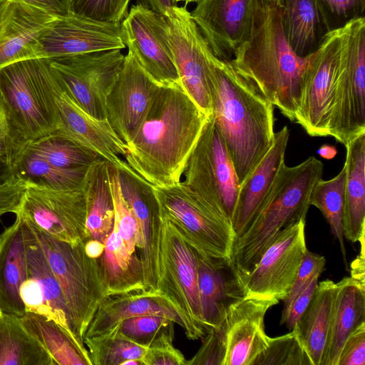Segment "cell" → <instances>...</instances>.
Here are the masks:
<instances>
[{
    "label": "cell",
    "instance_id": "obj_56",
    "mask_svg": "<svg viewBox=\"0 0 365 365\" xmlns=\"http://www.w3.org/2000/svg\"><path fill=\"white\" fill-rule=\"evenodd\" d=\"M85 252L91 258L98 259L104 250V244L98 240L88 239L84 243Z\"/></svg>",
    "mask_w": 365,
    "mask_h": 365
},
{
    "label": "cell",
    "instance_id": "obj_15",
    "mask_svg": "<svg viewBox=\"0 0 365 365\" xmlns=\"http://www.w3.org/2000/svg\"><path fill=\"white\" fill-rule=\"evenodd\" d=\"M266 0H200L190 13L213 54L229 61L251 35Z\"/></svg>",
    "mask_w": 365,
    "mask_h": 365
},
{
    "label": "cell",
    "instance_id": "obj_6",
    "mask_svg": "<svg viewBox=\"0 0 365 365\" xmlns=\"http://www.w3.org/2000/svg\"><path fill=\"white\" fill-rule=\"evenodd\" d=\"M159 215L175 225L200 256L229 264L236 235L231 218L202 200L182 181L152 187Z\"/></svg>",
    "mask_w": 365,
    "mask_h": 365
},
{
    "label": "cell",
    "instance_id": "obj_38",
    "mask_svg": "<svg viewBox=\"0 0 365 365\" xmlns=\"http://www.w3.org/2000/svg\"><path fill=\"white\" fill-rule=\"evenodd\" d=\"M25 148L63 168H89L101 158L91 149L56 133L26 143Z\"/></svg>",
    "mask_w": 365,
    "mask_h": 365
},
{
    "label": "cell",
    "instance_id": "obj_32",
    "mask_svg": "<svg viewBox=\"0 0 365 365\" xmlns=\"http://www.w3.org/2000/svg\"><path fill=\"white\" fill-rule=\"evenodd\" d=\"M78 77L94 92L105 112L106 99L123 68L125 56L120 49L48 58ZM106 116V115H105Z\"/></svg>",
    "mask_w": 365,
    "mask_h": 365
},
{
    "label": "cell",
    "instance_id": "obj_8",
    "mask_svg": "<svg viewBox=\"0 0 365 365\" xmlns=\"http://www.w3.org/2000/svg\"><path fill=\"white\" fill-rule=\"evenodd\" d=\"M31 226L60 284L74 334L84 344L85 333L108 295L99 259L87 255L85 241L62 242Z\"/></svg>",
    "mask_w": 365,
    "mask_h": 365
},
{
    "label": "cell",
    "instance_id": "obj_29",
    "mask_svg": "<svg viewBox=\"0 0 365 365\" xmlns=\"http://www.w3.org/2000/svg\"><path fill=\"white\" fill-rule=\"evenodd\" d=\"M365 322V286L346 277L336 282L330 331L323 365H338L342 346Z\"/></svg>",
    "mask_w": 365,
    "mask_h": 365
},
{
    "label": "cell",
    "instance_id": "obj_40",
    "mask_svg": "<svg viewBox=\"0 0 365 365\" xmlns=\"http://www.w3.org/2000/svg\"><path fill=\"white\" fill-rule=\"evenodd\" d=\"M93 365H123L128 360L142 362L148 346L123 336L117 327L110 332L84 339Z\"/></svg>",
    "mask_w": 365,
    "mask_h": 365
},
{
    "label": "cell",
    "instance_id": "obj_58",
    "mask_svg": "<svg viewBox=\"0 0 365 365\" xmlns=\"http://www.w3.org/2000/svg\"><path fill=\"white\" fill-rule=\"evenodd\" d=\"M13 175L12 165L8 158L0 153V180H4Z\"/></svg>",
    "mask_w": 365,
    "mask_h": 365
},
{
    "label": "cell",
    "instance_id": "obj_28",
    "mask_svg": "<svg viewBox=\"0 0 365 365\" xmlns=\"http://www.w3.org/2000/svg\"><path fill=\"white\" fill-rule=\"evenodd\" d=\"M336 290V283L331 279L318 282L308 306L293 328L312 365H323Z\"/></svg>",
    "mask_w": 365,
    "mask_h": 365
},
{
    "label": "cell",
    "instance_id": "obj_14",
    "mask_svg": "<svg viewBox=\"0 0 365 365\" xmlns=\"http://www.w3.org/2000/svg\"><path fill=\"white\" fill-rule=\"evenodd\" d=\"M169 42L180 82L187 95L207 115L212 113L207 41L186 5L174 6L164 16Z\"/></svg>",
    "mask_w": 365,
    "mask_h": 365
},
{
    "label": "cell",
    "instance_id": "obj_24",
    "mask_svg": "<svg viewBox=\"0 0 365 365\" xmlns=\"http://www.w3.org/2000/svg\"><path fill=\"white\" fill-rule=\"evenodd\" d=\"M9 18L0 34V68L38 58V37L54 16L24 3L11 1Z\"/></svg>",
    "mask_w": 365,
    "mask_h": 365
},
{
    "label": "cell",
    "instance_id": "obj_33",
    "mask_svg": "<svg viewBox=\"0 0 365 365\" xmlns=\"http://www.w3.org/2000/svg\"><path fill=\"white\" fill-rule=\"evenodd\" d=\"M103 244L104 250L98 259L107 296L150 291L144 284L140 257L130 253L114 224Z\"/></svg>",
    "mask_w": 365,
    "mask_h": 365
},
{
    "label": "cell",
    "instance_id": "obj_31",
    "mask_svg": "<svg viewBox=\"0 0 365 365\" xmlns=\"http://www.w3.org/2000/svg\"><path fill=\"white\" fill-rule=\"evenodd\" d=\"M22 220L27 276L36 282L42 294L44 307L43 316L56 321L81 343L74 334L60 284L50 267L36 233L32 226L23 217Z\"/></svg>",
    "mask_w": 365,
    "mask_h": 365
},
{
    "label": "cell",
    "instance_id": "obj_41",
    "mask_svg": "<svg viewBox=\"0 0 365 365\" xmlns=\"http://www.w3.org/2000/svg\"><path fill=\"white\" fill-rule=\"evenodd\" d=\"M252 365H312L309 359L292 329L289 333L270 337L267 347L255 359Z\"/></svg>",
    "mask_w": 365,
    "mask_h": 365
},
{
    "label": "cell",
    "instance_id": "obj_51",
    "mask_svg": "<svg viewBox=\"0 0 365 365\" xmlns=\"http://www.w3.org/2000/svg\"><path fill=\"white\" fill-rule=\"evenodd\" d=\"M365 364V322L355 329L345 341L338 365Z\"/></svg>",
    "mask_w": 365,
    "mask_h": 365
},
{
    "label": "cell",
    "instance_id": "obj_25",
    "mask_svg": "<svg viewBox=\"0 0 365 365\" xmlns=\"http://www.w3.org/2000/svg\"><path fill=\"white\" fill-rule=\"evenodd\" d=\"M27 277L23 220L14 222L0 234V310L21 317L26 312L19 289Z\"/></svg>",
    "mask_w": 365,
    "mask_h": 365
},
{
    "label": "cell",
    "instance_id": "obj_5",
    "mask_svg": "<svg viewBox=\"0 0 365 365\" xmlns=\"http://www.w3.org/2000/svg\"><path fill=\"white\" fill-rule=\"evenodd\" d=\"M58 80L47 58H33L0 68V94L8 118L26 142L53 133Z\"/></svg>",
    "mask_w": 365,
    "mask_h": 365
},
{
    "label": "cell",
    "instance_id": "obj_11",
    "mask_svg": "<svg viewBox=\"0 0 365 365\" xmlns=\"http://www.w3.org/2000/svg\"><path fill=\"white\" fill-rule=\"evenodd\" d=\"M342 39V28L329 32L302 74L294 121L312 137L329 136Z\"/></svg>",
    "mask_w": 365,
    "mask_h": 365
},
{
    "label": "cell",
    "instance_id": "obj_3",
    "mask_svg": "<svg viewBox=\"0 0 365 365\" xmlns=\"http://www.w3.org/2000/svg\"><path fill=\"white\" fill-rule=\"evenodd\" d=\"M230 60L281 113L294 121L307 58L298 56L284 36L276 0H266L250 36Z\"/></svg>",
    "mask_w": 365,
    "mask_h": 365
},
{
    "label": "cell",
    "instance_id": "obj_37",
    "mask_svg": "<svg viewBox=\"0 0 365 365\" xmlns=\"http://www.w3.org/2000/svg\"><path fill=\"white\" fill-rule=\"evenodd\" d=\"M89 168L70 169L58 167L34 154L24 146L13 166V174L27 182L51 189L78 190L83 189Z\"/></svg>",
    "mask_w": 365,
    "mask_h": 365
},
{
    "label": "cell",
    "instance_id": "obj_26",
    "mask_svg": "<svg viewBox=\"0 0 365 365\" xmlns=\"http://www.w3.org/2000/svg\"><path fill=\"white\" fill-rule=\"evenodd\" d=\"M197 274L206 331L220 329L228 305L242 296L239 284L228 263L216 262L198 254Z\"/></svg>",
    "mask_w": 365,
    "mask_h": 365
},
{
    "label": "cell",
    "instance_id": "obj_39",
    "mask_svg": "<svg viewBox=\"0 0 365 365\" xmlns=\"http://www.w3.org/2000/svg\"><path fill=\"white\" fill-rule=\"evenodd\" d=\"M345 181L344 166L333 178L319 180L312 191L310 205L319 209L329 223L332 235L339 243L344 263L346 264L343 232Z\"/></svg>",
    "mask_w": 365,
    "mask_h": 365
},
{
    "label": "cell",
    "instance_id": "obj_54",
    "mask_svg": "<svg viewBox=\"0 0 365 365\" xmlns=\"http://www.w3.org/2000/svg\"><path fill=\"white\" fill-rule=\"evenodd\" d=\"M359 242L361 245V252L351 264L350 277L356 281L360 284L365 286L364 236H362Z\"/></svg>",
    "mask_w": 365,
    "mask_h": 365
},
{
    "label": "cell",
    "instance_id": "obj_57",
    "mask_svg": "<svg viewBox=\"0 0 365 365\" xmlns=\"http://www.w3.org/2000/svg\"><path fill=\"white\" fill-rule=\"evenodd\" d=\"M12 7V2L0 0V34L9 18Z\"/></svg>",
    "mask_w": 365,
    "mask_h": 365
},
{
    "label": "cell",
    "instance_id": "obj_59",
    "mask_svg": "<svg viewBox=\"0 0 365 365\" xmlns=\"http://www.w3.org/2000/svg\"><path fill=\"white\" fill-rule=\"evenodd\" d=\"M317 153L323 158L331 160L335 157L337 153L336 147L329 144H323L318 149Z\"/></svg>",
    "mask_w": 365,
    "mask_h": 365
},
{
    "label": "cell",
    "instance_id": "obj_17",
    "mask_svg": "<svg viewBox=\"0 0 365 365\" xmlns=\"http://www.w3.org/2000/svg\"><path fill=\"white\" fill-rule=\"evenodd\" d=\"M121 30L128 51L154 82L160 86L180 83L165 34L164 16L133 5L121 22Z\"/></svg>",
    "mask_w": 365,
    "mask_h": 365
},
{
    "label": "cell",
    "instance_id": "obj_18",
    "mask_svg": "<svg viewBox=\"0 0 365 365\" xmlns=\"http://www.w3.org/2000/svg\"><path fill=\"white\" fill-rule=\"evenodd\" d=\"M55 103L56 122L53 133L91 149L119 170L148 183L123 160L126 154L125 143L113 131L107 120L98 119L87 113L58 81Z\"/></svg>",
    "mask_w": 365,
    "mask_h": 365
},
{
    "label": "cell",
    "instance_id": "obj_55",
    "mask_svg": "<svg viewBox=\"0 0 365 365\" xmlns=\"http://www.w3.org/2000/svg\"><path fill=\"white\" fill-rule=\"evenodd\" d=\"M136 4L141 5L157 14L165 16L170 10L177 6L175 0H135Z\"/></svg>",
    "mask_w": 365,
    "mask_h": 365
},
{
    "label": "cell",
    "instance_id": "obj_10",
    "mask_svg": "<svg viewBox=\"0 0 365 365\" xmlns=\"http://www.w3.org/2000/svg\"><path fill=\"white\" fill-rule=\"evenodd\" d=\"M183 174L185 184L232 220L240 185L212 113L188 158Z\"/></svg>",
    "mask_w": 365,
    "mask_h": 365
},
{
    "label": "cell",
    "instance_id": "obj_52",
    "mask_svg": "<svg viewBox=\"0 0 365 365\" xmlns=\"http://www.w3.org/2000/svg\"><path fill=\"white\" fill-rule=\"evenodd\" d=\"M320 275L314 276L312 280L297 294L288 307L282 311L280 324L292 330L302 314L308 306L317 287Z\"/></svg>",
    "mask_w": 365,
    "mask_h": 365
},
{
    "label": "cell",
    "instance_id": "obj_12",
    "mask_svg": "<svg viewBox=\"0 0 365 365\" xmlns=\"http://www.w3.org/2000/svg\"><path fill=\"white\" fill-rule=\"evenodd\" d=\"M306 220L283 229L240 282L245 297L284 301L294 283L306 250Z\"/></svg>",
    "mask_w": 365,
    "mask_h": 365
},
{
    "label": "cell",
    "instance_id": "obj_21",
    "mask_svg": "<svg viewBox=\"0 0 365 365\" xmlns=\"http://www.w3.org/2000/svg\"><path fill=\"white\" fill-rule=\"evenodd\" d=\"M289 138V130L287 125L274 133L269 151L239 185L232 218L236 237L248 228L263 207L280 167L284 163Z\"/></svg>",
    "mask_w": 365,
    "mask_h": 365
},
{
    "label": "cell",
    "instance_id": "obj_36",
    "mask_svg": "<svg viewBox=\"0 0 365 365\" xmlns=\"http://www.w3.org/2000/svg\"><path fill=\"white\" fill-rule=\"evenodd\" d=\"M0 365H55L42 345L24 326L21 317L0 314Z\"/></svg>",
    "mask_w": 365,
    "mask_h": 365
},
{
    "label": "cell",
    "instance_id": "obj_34",
    "mask_svg": "<svg viewBox=\"0 0 365 365\" xmlns=\"http://www.w3.org/2000/svg\"><path fill=\"white\" fill-rule=\"evenodd\" d=\"M108 167L109 162L99 158L88 168L83 186L88 237L102 242L112 231L115 220Z\"/></svg>",
    "mask_w": 365,
    "mask_h": 365
},
{
    "label": "cell",
    "instance_id": "obj_42",
    "mask_svg": "<svg viewBox=\"0 0 365 365\" xmlns=\"http://www.w3.org/2000/svg\"><path fill=\"white\" fill-rule=\"evenodd\" d=\"M109 180L114 205L115 225L129 252L137 255L141 248V239L134 215L121 192L118 169L109 163Z\"/></svg>",
    "mask_w": 365,
    "mask_h": 365
},
{
    "label": "cell",
    "instance_id": "obj_2",
    "mask_svg": "<svg viewBox=\"0 0 365 365\" xmlns=\"http://www.w3.org/2000/svg\"><path fill=\"white\" fill-rule=\"evenodd\" d=\"M205 52L212 114L240 185L272 145L274 106L230 61L217 58L207 42Z\"/></svg>",
    "mask_w": 365,
    "mask_h": 365
},
{
    "label": "cell",
    "instance_id": "obj_46",
    "mask_svg": "<svg viewBox=\"0 0 365 365\" xmlns=\"http://www.w3.org/2000/svg\"><path fill=\"white\" fill-rule=\"evenodd\" d=\"M171 322L160 316L143 315L123 320L116 327L125 338L148 346Z\"/></svg>",
    "mask_w": 365,
    "mask_h": 365
},
{
    "label": "cell",
    "instance_id": "obj_23",
    "mask_svg": "<svg viewBox=\"0 0 365 365\" xmlns=\"http://www.w3.org/2000/svg\"><path fill=\"white\" fill-rule=\"evenodd\" d=\"M143 315L160 316L182 326L177 314L157 290L108 295L99 305L83 339L107 334L123 320Z\"/></svg>",
    "mask_w": 365,
    "mask_h": 365
},
{
    "label": "cell",
    "instance_id": "obj_16",
    "mask_svg": "<svg viewBox=\"0 0 365 365\" xmlns=\"http://www.w3.org/2000/svg\"><path fill=\"white\" fill-rule=\"evenodd\" d=\"M121 24L95 21L70 12L54 16L38 37V58H53L123 49Z\"/></svg>",
    "mask_w": 365,
    "mask_h": 365
},
{
    "label": "cell",
    "instance_id": "obj_1",
    "mask_svg": "<svg viewBox=\"0 0 365 365\" xmlns=\"http://www.w3.org/2000/svg\"><path fill=\"white\" fill-rule=\"evenodd\" d=\"M209 116L180 83L160 86L123 160L152 187L179 182Z\"/></svg>",
    "mask_w": 365,
    "mask_h": 365
},
{
    "label": "cell",
    "instance_id": "obj_49",
    "mask_svg": "<svg viewBox=\"0 0 365 365\" xmlns=\"http://www.w3.org/2000/svg\"><path fill=\"white\" fill-rule=\"evenodd\" d=\"M26 143L11 125L0 94V153L8 158L12 170Z\"/></svg>",
    "mask_w": 365,
    "mask_h": 365
},
{
    "label": "cell",
    "instance_id": "obj_47",
    "mask_svg": "<svg viewBox=\"0 0 365 365\" xmlns=\"http://www.w3.org/2000/svg\"><path fill=\"white\" fill-rule=\"evenodd\" d=\"M199 351L187 365H224L225 345L221 329L208 330Z\"/></svg>",
    "mask_w": 365,
    "mask_h": 365
},
{
    "label": "cell",
    "instance_id": "obj_53",
    "mask_svg": "<svg viewBox=\"0 0 365 365\" xmlns=\"http://www.w3.org/2000/svg\"><path fill=\"white\" fill-rule=\"evenodd\" d=\"M24 3L42 9L50 14L58 16L71 12V0H8Z\"/></svg>",
    "mask_w": 365,
    "mask_h": 365
},
{
    "label": "cell",
    "instance_id": "obj_50",
    "mask_svg": "<svg viewBox=\"0 0 365 365\" xmlns=\"http://www.w3.org/2000/svg\"><path fill=\"white\" fill-rule=\"evenodd\" d=\"M26 186V181L14 174L0 180V217L18 212Z\"/></svg>",
    "mask_w": 365,
    "mask_h": 365
},
{
    "label": "cell",
    "instance_id": "obj_35",
    "mask_svg": "<svg viewBox=\"0 0 365 365\" xmlns=\"http://www.w3.org/2000/svg\"><path fill=\"white\" fill-rule=\"evenodd\" d=\"M21 319L55 365H93L86 346L56 321L31 312H26Z\"/></svg>",
    "mask_w": 365,
    "mask_h": 365
},
{
    "label": "cell",
    "instance_id": "obj_60",
    "mask_svg": "<svg viewBox=\"0 0 365 365\" xmlns=\"http://www.w3.org/2000/svg\"><path fill=\"white\" fill-rule=\"evenodd\" d=\"M200 0H175V1L178 3L179 1H183L185 3V5H187V4L189 3H193V2H196L197 3Z\"/></svg>",
    "mask_w": 365,
    "mask_h": 365
},
{
    "label": "cell",
    "instance_id": "obj_30",
    "mask_svg": "<svg viewBox=\"0 0 365 365\" xmlns=\"http://www.w3.org/2000/svg\"><path fill=\"white\" fill-rule=\"evenodd\" d=\"M344 237L351 242L365 235V133L346 145Z\"/></svg>",
    "mask_w": 365,
    "mask_h": 365
},
{
    "label": "cell",
    "instance_id": "obj_43",
    "mask_svg": "<svg viewBox=\"0 0 365 365\" xmlns=\"http://www.w3.org/2000/svg\"><path fill=\"white\" fill-rule=\"evenodd\" d=\"M130 0H71V12L95 21L119 23L128 14Z\"/></svg>",
    "mask_w": 365,
    "mask_h": 365
},
{
    "label": "cell",
    "instance_id": "obj_61",
    "mask_svg": "<svg viewBox=\"0 0 365 365\" xmlns=\"http://www.w3.org/2000/svg\"><path fill=\"white\" fill-rule=\"evenodd\" d=\"M1 313H2V312H1V310H0V314H1Z\"/></svg>",
    "mask_w": 365,
    "mask_h": 365
},
{
    "label": "cell",
    "instance_id": "obj_20",
    "mask_svg": "<svg viewBox=\"0 0 365 365\" xmlns=\"http://www.w3.org/2000/svg\"><path fill=\"white\" fill-rule=\"evenodd\" d=\"M279 301L241 296L227 307L221 329L225 345L224 365H252L268 346L267 312Z\"/></svg>",
    "mask_w": 365,
    "mask_h": 365
},
{
    "label": "cell",
    "instance_id": "obj_9",
    "mask_svg": "<svg viewBox=\"0 0 365 365\" xmlns=\"http://www.w3.org/2000/svg\"><path fill=\"white\" fill-rule=\"evenodd\" d=\"M343 39L329 136L346 145L365 133V17L342 28Z\"/></svg>",
    "mask_w": 365,
    "mask_h": 365
},
{
    "label": "cell",
    "instance_id": "obj_19",
    "mask_svg": "<svg viewBox=\"0 0 365 365\" xmlns=\"http://www.w3.org/2000/svg\"><path fill=\"white\" fill-rule=\"evenodd\" d=\"M160 86L128 51L105 104L106 119L125 143L131 139L143 121Z\"/></svg>",
    "mask_w": 365,
    "mask_h": 365
},
{
    "label": "cell",
    "instance_id": "obj_13",
    "mask_svg": "<svg viewBox=\"0 0 365 365\" xmlns=\"http://www.w3.org/2000/svg\"><path fill=\"white\" fill-rule=\"evenodd\" d=\"M16 214L56 240L71 244L88 240L83 189L58 190L27 182Z\"/></svg>",
    "mask_w": 365,
    "mask_h": 365
},
{
    "label": "cell",
    "instance_id": "obj_22",
    "mask_svg": "<svg viewBox=\"0 0 365 365\" xmlns=\"http://www.w3.org/2000/svg\"><path fill=\"white\" fill-rule=\"evenodd\" d=\"M121 192L131 209L141 239L139 250L147 290H156L160 215L152 186L118 170Z\"/></svg>",
    "mask_w": 365,
    "mask_h": 365
},
{
    "label": "cell",
    "instance_id": "obj_4",
    "mask_svg": "<svg viewBox=\"0 0 365 365\" xmlns=\"http://www.w3.org/2000/svg\"><path fill=\"white\" fill-rule=\"evenodd\" d=\"M323 170L314 156L295 166L281 165L261 211L233 244L229 266L239 284L283 229L306 220L312 191Z\"/></svg>",
    "mask_w": 365,
    "mask_h": 365
},
{
    "label": "cell",
    "instance_id": "obj_44",
    "mask_svg": "<svg viewBox=\"0 0 365 365\" xmlns=\"http://www.w3.org/2000/svg\"><path fill=\"white\" fill-rule=\"evenodd\" d=\"M174 324H169L150 342L143 365H187L184 355L173 344Z\"/></svg>",
    "mask_w": 365,
    "mask_h": 365
},
{
    "label": "cell",
    "instance_id": "obj_7",
    "mask_svg": "<svg viewBox=\"0 0 365 365\" xmlns=\"http://www.w3.org/2000/svg\"><path fill=\"white\" fill-rule=\"evenodd\" d=\"M156 290L175 311L190 340L206 334L197 274V254L173 224L160 216Z\"/></svg>",
    "mask_w": 365,
    "mask_h": 365
},
{
    "label": "cell",
    "instance_id": "obj_48",
    "mask_svg": "<svg viewBox=\"0 0 365 365\" xmlns=\"http://www.w3.org/2000/svg\"><path fill=\"white\" fill-rule=\"evenodd\" d=\"M326 259L324 256L306 250L293 287L284 300V309H286L292 299L316 275H321L325 269Z\"/></svg>",
    "mask_w": 365,
    "mask_h": 365
},
{
    "label": "cell",
    "instance_id": "obj_45",
    "mask_svg": "<svg viewBox=\"0 0 365 365\" xmlns=\"http://www.w3.org/2000/svg\"><path fill=\"white\" fill-rule=\"evenodd\" d=\"M329 31L365 17V0H316Z\"/></svg>",
    "mask_w": 365,
    "mask_h": 365
},
{
    "label": "cell",
    "instance_id": "obj_27",
    "mask_svg": "<svg viewBox=\"0 0 365 365\" xmlns=\"http://www.w3.org/2000/svg\"><path fill=\"white\" fill-rule=\"evenodd\" d=\"M282 31L301 58L314 53L329 31L316 0H276Z\"/></svg>",
    "mask_w": 365,
    "mask_h": 365
}]
</instances>
